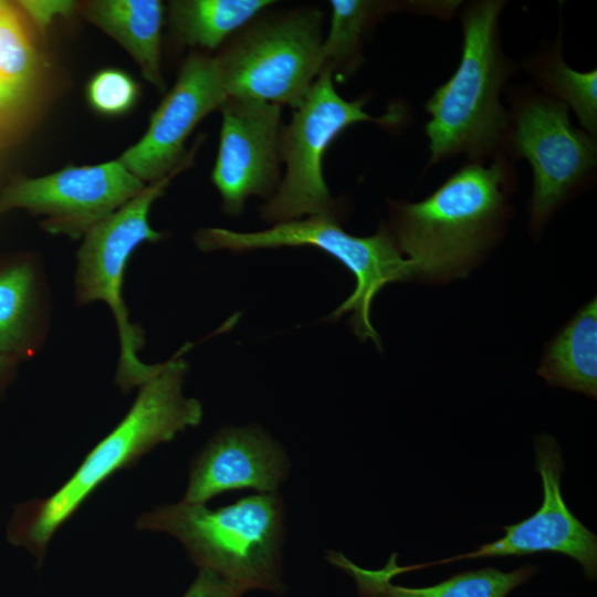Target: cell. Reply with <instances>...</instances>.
<instances>
[{"label":"cell","instance_id":"cell-10","mask_svg":"<svg viewBox=\"0 0 597 597\" xmlns=\"http://www.w3.org/2000/svg\"><path fill=\"white\" fill-rule=\"evenodd\" d=\"M145 186L118 159L67 166L43 177L14 181L0 197V211L20 208L45 216L41 226L48 232L77 239Z\"/></svg>","mask_w":597,"mask_h":597},{"label":"cell","instance_id":"cell-22","mask_svg":"<svg viewBox=\"0 0 597 597\" xmlns=\"http://www.w3.org/2000/svg\"><path fill=\"white\" fill-rule=\"evenodd\" d=\"M36 72V52L19 15L12 6L0 1V115L24 101Z\"/></svg>","mask_w":597,"mask_h":597},{"label":"cell","instance_id":"cell-11","mask_svg":"<svg viewBox=\"0 0 597 597\" xmlns=\"http://www.w3.org/2000/svg\"><path fill=\"white\" fill-rule=\"evenodd\" d=\"M534 458L543 486V501L538 510L527 519L504 526L505 534L501 538L430 565L554 552L576 561L588 580L596 579L597 537L573 514L563 499L561 479L564 461L557 440L548 433L536 434Z\"/></svg>","mask_w":597,"mask_h":597},{"label":"cell","instance_id":"cell-18","mask_svg":"<svg viewBox=\"0 0 597 597\" xmlns=\"http://www.w3.org/2000/svg\"><path fill=\"white\" fill-rule=\"evenodd\" d=\"M537 374L547 385L597 397V298L584 304L546 343Z\"/></svg>","mask_w":597,"mask_h":597},{"label":"cell","instance_id":"cell-24","mask_svg":"<svg viewBox=\"0 0 597 597\" xmlns=\"http://www.w3.org/2000/svg\"><path fill=\"white\" fill-rule=\"evenodd\" d=\"M245 593L219 575L199 569L181 597H243Z\"/></svg>","mask_w":597,"mask_h":597},{"label":"cell","instance_id":"cell-19","mask_svg":"<svg viewBox=\"0 0 597 597\" xmlns=\"http://www.w3.org/2000/svg\"><path fill=\"white\" fill-rule=\"evenodd\" d=\"M538 91L563 102L573 111L580 128L597 138V70L570 67L563 57V24L555 38L541 42L521 65Z\"/></svg>","mask_w":597,"mask_h":597},{"label":"cell","instance_id":"cell-25","mask_svg":"<svg viewBox=\"0 0 597 597\" xmlns=\"http://www.w3.org/2000/svg\"><path fill=\"white\" fill-rule=\"evenodd\" d=\"M19 4L41 30H45L56 18L69 15L77 7L76 2L65 0H27L19 1Z\"/></svg>","mask_w":597,"mask_h":597},{"label":"cell","instance_id":"cell-2","mask_svg":"<svg viewBox=\"0 0 597 597\" xmlns=\"http://www.w3.org/2000/svg\"><path fill=\"white\" fill-rule=\"evenodd\" d=\"M188 347L190 344L139 387L125 417L56 491L14 507L8 540L32 554L38 566L46 557L54 534L106 480L134 465L158 444L201 422L202 404L182 392L189 366L181 355Z\"/></svg>","mask_w":597,"mask_h":597},{"label":"cell","instance_id":"cell-7","mask_svg":"<svg viewBox=\"0 0 597 597\" xmlns=\"http://www.w3.org/2000/svg\"><path fill=\"white\" fill-rule=\"evenodd\" d=\"M364 98L347 101L333 84V70L324 66L301 104L293 108L289 125L280 136V159L285 172L274 193L261 207L265 221L281 223L307 216H337L339 209L323 176V158L331 143L357 123L397 126L405 109L381 116L365 111Z\"/></svg>","mask_w":597,"mask_h":597},{"label":"cell","instance_id":"cell-8","mask_svg":"<svg viewBox=\"0 0 597 597\" xmlns=\"http://www.w3.org/2000/svg\"><path fill=\"white\" fill-rule=\"evenodd\" d=\"M193 150L165 177L149 182L133 199L95 224L85 235L77 252L75 298L78 304L102 301L112 310L119 337V359L115 381L123 391H130L157 375L161 364L147 365L137 356L144 335L128 317L123 300L124 273L133 252L144 242H156L163 233L148 221L153 202L170 180L192 161Z\"/></svg>","mask_w":597,"mask_h":597},{"label":"cell","instance_id":"cell-12","mask_svg":"<svg viewBox=\"0 0 597 597\" xmlns=\"http://www.w3.org/2000/svg\"><path fill=\"white\" fill-rule=\"evenodd\" d=\"M220 111V143L211 178L224 211L238 216L249 197H271L277 188L281 106L228 97Z\"/></svg>","mask_w":597,"mask_h":597},{"label":"cell","instance_id":"cell-13","mask_svg":"<svg viewBox=\"0 0 597 597\" xmlns=\"http://www.w3.org/2000/svg\"><path fill=\"white\" fill-rule=\"evenodd\" d=\"M227 98L217 59L190 55L153 113L146 133L118 161L143 182L165 177L186 157L184 146L192 129Z\"/></svg>","mask_w":597,"mask_h":597},{"label":"cell","instance_id":"cell-23","mask_svg":"<svg viewBox=\"0 0 597 597\" xmlns=\"http://www.w3.org/2000/svg\"><path fill=\"white\" fill-rule=\"evenodd\" d=\"M138 84L125 71L106 67L95 73L87 83L90 106L105 116H118L130 111L137 102Z\"/></svg>","mask_w":597,"mask_h":597},{"label":"cell","instance_id":"cell-16","mask_svg":"<svg viewBox=\"0 0 597 597\" xmlns=\"http://www.w3.org/2000/svg\"><path fill=\"white\" fill-rule=\"evenodd\" d=\"M458 0L446 1H368L332 0L331 23L322 42L323 67L329 66L344 76L353 73L362 63L363 43L373 27L386 14L399 10L449 20L459 10Z\"/></svg>","mask_w":597,"mask_h":597},{"label":"cell","instance_id":"cell-15","mask_svg":"<svg viewBox=\"0 0 597 597\" xmlns=\"http://www.w3.org/2000/svg\"><path fill=\"white\" fill-rule=\"evenodd\" d=\"M326 559L353 578L360 597H506L538 572L534 564L509 572L489 566L458 573L430 586L409 587L392 583L402 574L397 553L376 569L362 567L337 551H328Z\"/></svg>","mask_w":597,"mask_h":597},{"label":"cell","instance_id":"cell-14","mask_svg":"<svg viewBox=\"0 0 597 597\" xmlns=\"http://www.w3.org/2000/svg\"><path fill=\"white\" fill-rule=\"evenodd\" d=\"M290 471L285 449L262 427H224L191 459L181 501L207 504L227 491L242 489L279 492Z\"/></svg>","mask_w":597,"mask_h":597},{"label":"cell","instance_id":"cell-3","mask_svg":"<svg viewBox=\"0 0 597 597\" xmlns=\"http://www.w3.org/2000/svg\"><path fill=\"white\" fill-rule=\"evenodd\" d=\"M505 6L503 0L461 6L459 64L425 103L426 170L459 156L480 163L506 156L509 112L501 94L519 65L502 43L499 21Z\"/></svg>","mask_w":597,"mask_h":597},{"label":"cell","instance_id":"cell-5","mask_svg":"<svg viewBox=\"0 0 597 597\" xmlns=\"http://www.w3.org/2000/svg\"><path fill=\"white\" fill-rule=\"evenodd\" d=\"M193 239L203 252L242 253L281 247H314L326 252L356 280L353 293L326 320L337 321L350 313L352 332L362 342L370 339L378 349H381V339L370 321L373 301L385 285L411 281L415 275L412 263L402 255L385 223L371 235L357 237L341 227L337 216H311L256 232L203 228Z\"/></svg>","mask_w":597,"mask_h":597},{"label":"cell","instance_id":"cell-20","mask_svg":"<svg viewBox=\"0 0 597 597\" xmlns=\"http://www.w3.org/2000/svg\"><path fill=\"white\" fill-rule=\"evenodd\" d=\"M36 273L29 262L0 269V352L9 359L28 355L39 337Z\"/></svg>","mask_w":597,"mask_h":597},{"label":"cell","instance_id":"cell-9","mask_svg":"<svg viewBox=\"0 0 597 597\" xmlns=\"http://www.w3.org/2000/svg\"><path fill=\"white\" fill-rule=\"evenodd\" d=\"M322 42L315 10L256 23L216 57L227 96L297 107L323 69Z\"/></svg>","mask_w":597,"mask_h":597},{"label":"cell","instance_id":"cell-4","mask_svg":"<svg viewBox=\"0 0 597 597\" xmlns=\"http://www.w3.org/2000/svg\"><path fill=\"white\" fill-rule=\"evenodd\" d=\"M139 531L177 540L198 569H208L245 594L282 595L285 504L280 492L255 493L218 509L184 501L161 504L136 521Z\"/></svg>","mask_w":597,"mask_h":597},{"label":"cell","instance_id":"cell-21","mask_svg":"<svg viewBox=\"0 0 597 597\" xmlns=\"http://www.w3.org/2000/svg\"><path fill=\"white\" fill-rule=\"evenodd\" d=\"M271 0H175L168 6L169 21L177 38L188 45L219 46Z\"/></svg>","mask_w":597,"mask_h":597},{"label":"cell","instance_id":"cell-26","mask_svg":"<svg viewBox=\"0 0 597 597\" xmlns=\"http://www.w3.org/2000/svg\"><path fill=\"white\" fill-rule=\"evenodd\" d=\"M12 364L13 360L9 359L0 352V380L6 375L8 368L12 366Z\"/></svg>","mask_w":597,"mask_h":597},{"label":"cell","instance_id":"cell-6","mask_svg":"<svg viewBox=\"0 0 597 597\" xmlns=\"http://www.w3.org/2000/svg\"><path fill=\"white\" fill-rule=\"evenodd\" d=\"M506 96L505 155L531 166L528 231L538 237L557 210L595 180L597 138L572 123L563 102L534 86L511 87Z\"/></svg>","mask_w":597,"mask_h":597},{"label":"cell","instance_id":"cell-17","mask_svg":"<svg viewBox=\"0 0 597 597\" xmlns=\"http://www.w3.org/2000/svg\"><path fill=\"white\" fill-rule=\"evenodd\" d=\"M81 11L132 55L150 84L164 91L160 36L165 7L161 1L93 0L83 3Z\"/></svg>","mask_w":597,"mask_h":597},{"label":"cell","instance_id":"cell-1","mask_svg":"<svg viewBox=\"0 0 597 597\" xmlns=\"http://www.w3.org/2000/svg\"><path fill=\"white\" fill-rule=\"evenodd\" d=\"M517 189L507 156L465 161L419 201L389 200L387 223L413 265V281L442 285L467 279L505 238Z\"/></svg>","mask_w":597,"mask_h":597}]
</instances>
